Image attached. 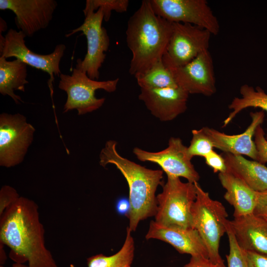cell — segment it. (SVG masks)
Masks as SVG:
<instances>
[{
	"label": "cell",
	"mask_w": 267,
	"mask_h": 267,
	"mask_svg": "<svg viewBox=\"0 0 267 267\" xmlns=\"http://www.w3.org/2000/svg\"><path fill=\"white\" fill-rule=\"evenodd\" d=\"M226 234L229 242V253L226 255L227 267H248L244 251L239 245L228 223Z\"/></svg>",
	"instance_id": "27"
},
{
	"label": "cell",
	"mask_w": 267,
	"mask_h": 267,
	"mask_svg": "<svg viewBox=\"0 0 267 267\" xmlns=\"http://www.w3.org/2000/svg\"><path fill=\"white\" fill-rule=\"evenodd\" d=\"M229 224L240 247L267 255V220L252 213L234 218Z\"/></svg>",
	"instance_id": "18"
},
{
	"label": "cell",
	"mask_w": 267,
	"mask_h": 267,
	"mask_svg": "<svg viewBox=\"0 0 267 267\" xmlns=\"http://www.w3.org/2000/svg\"><path fill=\"white\" fill-rule=\"evenodd\" d=\"M172 23L157 15L150 0H143L129 18L126 41L132 53L129 73H142L162 60L170 40Z\"/></svg>",
	"instance_id": "2"
},
{
	"label": "cell",
	"mask_w": 267,
	"mask_h": 267,
	"mask_svg": "<svg viewBox=\"0 0 267 267\" xmlns=\"http://www.w3.org/2000/svg\"><path fill=\"white\" fill-rule=\"evenodd\" d=\"M263 110L251 112V122L246 130L238 134H227L214 129L205 127L202 129L214 148L233 155H246L257 161L258 154L254 140L256 130L265 118Z\"/></svg>",
	"instance_id": "16"
},
{
	"label": "cell",
	"mask_w": 267,
	"mask_h": 267,
	"mask_svg": "<svg viewBox=\"0 0 267 267\" xmlns=\"http://www.w3.org/2000/svg\"><path fill=\"white\" fill-rule=\"evenodd\" d=\"M127 227L124 243L120 250L111 256L98 254L88 259V267H123L131 266L134 255V242Z\"/></svg>",
	"instance_id": "23"
},
{
	"label": "cell",
	"mask_w": 267,
	"mask_h": 267,
	"mask_svg": "<svg viewBox=\"0 0 267 267\" xmlns=\"http://www.w3.org/2000/svg\"><path fill=\"white\" fill-rule=\"evenodd\" d=\"M133 153L140 161L157 164L167 176L182 177L192 183L199 180L200 176L188 154L187 147L178 137H171L168 147L161 151L150 152L135 147Z\"/></svg>",
	"instance_id": "12"
},
{
	"label": "cell",
	"mask_w": 267,
	"mask_h": 267,
	"mask_svg": "<svg viewBox=\"0 0 267 267\" xmlns=\"http://www.w3.org/2000/svg\"><path fill=\"white\" fill-rule=\"evenodd\" d=\"M0 239L28 267H57L45 245L38 205L27 198L19 196L2 212Z\"/></svg>",
	"instance_id": "1"
},
{
	"label": "cell",
	"mask_w": 267,
	"mask_h": 267,
	"mask_svg": "<svg viewBox=\"0 0 267 267\" xmlns=\"http://www.w3.org/2000/svg\"><path fill=\"white\" fill-rule=\"evenodd\" d=\"M57 6L54 0H0V9L12 11L17 27L29 37L49 25Z\"/></svg>",
	"instance_id": "14"
},
{
	"label": "cell",
	"mask_w": 267,
	"mask_h": 267,
	"mask_svg": "<svg viewBox=\"0 0 267 267\" xmlns=\"http://www.w3.org/2000/svg\"><path fill=\"white\" fill-rule=\"evenodd\" d=\"M241 97L233 99L228 105L232 110L224 120L223 127H226L241 111L249 107L258 108L267 113V93L260 87L255 88L244 84L240 88Z\"/></svg>",
	"instance_id": "22"
},
{
	"label": "cell",
	"mask_w": 267,
	"mask_h": 267,
	"mask_svg": "<svg viewBox=\"0 0 267 267\" xmlns=\"http://www.w3.org/2000/svg\"><path fill=\"white\" fill-rule=\"evenodd\" d=\"M169 69L177 86L189 94L210 96L216 92L214 62L209 50L186 65Z\"/></svg>",
	"instance_id": "13"
},
{
	"label": "cell",
	"mask_w": 267,
	"mask_h": 267,
	"mask_svg": "<svg viewBox=\"0 0 267 267\" xmlns=\"http://www.w3.org/2000/svg\"><path fill=\"white\" fill-rule=\"evenodd\" d=\"M25 35L21 31L10 29L4 37L0 34V56L7 58L15 57L26 63L47 73L50 76V83L54 76L61 73L59 64L66 50V45H56L51 53L43 55L32 52L25 44Z\"/></svg>",
	"instance_id": "11"
},
{
	"label": "cell",
	"mask_w": 267,
	"mask_h": 267,
	"mask_svg": "<svg viewBox=\"0 0 267 267\" xmlns=\"http://www.w3.org/2000/svg\"><path fill=\"white\" fill-rule=\"evenodd\" d=\"M117 142L107 141L99 154V164L103 167L113 164L126 179L129 188L130 210L127 216L130 230H136L139 222L155 216L157 209L156 191L163 185V171L146 168L119 154Z\"/></svg>",
	"instance_id": "3"
},
{
	"label": "cell",
	"mask_w": 267,
	"mask_h": 267,
	"mask_svg": "<svg viewBox=\"0 0 267 267\" xmlns=\"http://www.w3.org/2000/svg\"><path fill=\"white\" fill-rule=\"evenodd\" d=\"M131 208L130 202L129 199L126 198H120L116 202V208L117 213L127 217L130 212Z\"/></svg>",
	"instance_id": "34"
},
{
	"label": "cell",
	"mask_w": 267,
	"mask_h": 267,
	"mask_svg": "<svg viewBox=\"0 0 267 267\" xmlns=\"http://www.w3.org/2000/svg\"><path fill=\"white\" fill-rule=\"evenodd\" d=\"M162 186V192L156 196L155 222L165 226L192 228L191 209L196 198L195 183L167 176Z\"/></svg>",
	"instance_id": "5"
},
{
	"label": "cell",
	"mask_w": 267,
	"mask_h": 267,
	"mask_svg": "<svg viewBox=\"0 0 267 267\" xmlns=\"http://www.w3.org/2000/svg\"><path fill=\"white\" fill-rule=\"evenodd\" d=\"M244 251L248 267H267V255L254 251Z\"/></svg>",
	"instance_id": "31"
},
{
	"label": "cell",
	"mask_w": 267,
	"mask_h": 267,
	"mask_svg": "<svg viewBox=\"0 0 267 267\" xmlns=\"http://www.w3.org/2000/svg\"><path fill=\"white\" fill-rule=\"evenodd\" d=\"M129 4L128 0H87L83 11H94L101 8L103 12L104 20L108 22L114 10L119 13L127 11Z\"/></svg>",
	"instance_id": "25"
},
{
	"label": "cell",
	"mask_w": 267,
	"mask_h": 267,
	"mask_svg": "<svg viewBox=\"0 0 267 267\" xmlns=\"http://www.w3.org/2000/svg\"><path fill=\"white\" fill-rule=\"evenodd\" d=\"M183 267H222L213 263L209 258L191 257L189 262Z\"/></svg>",
	"instance_id": "33"
},
{
	"label": "cell",
	"mask_w": 267,
	"mask_h": 267,
	"mask_svg": "<svg viewBox=\"0 0 267 267\" xmlns=\"http://www.w3.org/2000/svg\"><path fill=\"white\" fill-rule=\"evenodd\" d=\"M145 237L148 240L155 239L168 243L180 254L209 258L206 245L194 228L165 226L151 221Z\"/></svg>",
	"instance_id": "17"
},
{
	"label": "cell",
	"mask_w": 267,
	"mask_h": 267,
	"mask_svg": "<svg viewBox=\"0 0 267 267\" xmlns=\"http://www.w3.org/2000/svg\"><path fill=\"white\" fill-rule=\"evenodd\" d=\"M194 183L196 198L191 209L192 227L198 231L204 241L209 260L226 267L220 254L219 246L221 238L227 231V212L223 205L212 199L198 182Z\"/></svg>",
	"instance_id": "4"
},
{
	"label": "cell",
	"mask_w": 267,
	"mask_h": 267,
	"mask_svg": "<svg viewBox=\"0 0 267 267\" xmlns=\"http://www.w3.org/2000/svg\"><path fill=\"white\" fill-rule=\"evenodd\" d=\"M254 142L258 154L257 161L264 164L267 162V138L265 137V133L261 125L256 130Z\"/></svg>",
	"instance_id": "28"
},
{
	"label": "cell",
	"mask_w": 267,
	"mask_h": 267,
	"mask_svg": "<svg viewBox=\"0 0 267 267\" xmlns=\"http://www.w3.org/2000/svg\"><path fill=\"white\" fill-rule=\"evenodd\" d=\"M7 25L5 21L2 19L1 17L0 18V32L1 33V32H4L6 30Z\"/></svg>",
	"instance_id": "35"
},
{
	"label": "cell",
	"mask_w": 267,
	"mask_h": 267,
	"mask_svg": "<svg viewBox=\"0 0 267 267\" xmlns=\"http://www.w3.org/2000/svg\"><path fill=\"white\" fill-rule=\"evenodd\" d=\"M140 89L178 87L170 70L163 63L157 62L145 72L134 76Z\"/></svg>",
	"instance_id": "24"
},
{
	"label": "cell",
	"mask_w": 267,
	"mask_h": 267,
	"mask_svg": "<svg viewBox=\"0 0 267 267\" xmlns=\"http://www.w3.org/2000/svg\"><path fill=\"white\" fill-rule=\"evenodd\" d=\"M35 129L20 113L0 115V166L10 168L22 163L32 144Z\"/></svg>",
	"instance_id": "8"
},
{
	"label": "cell",
	"mask_w": 267,
	"mask_h": 267,
	"mask_svg": "<svg viewBox=\"0 0 267 267\" xmlns=\"http://www.w3.org/2000/svg\"><path fill=\"white\" fill-rule=\"evenodd\" d=\"M19 197L16 190L9 186H3L0 191V214L5 208Z\"/></svg>",
	"instance_id": "30"
},
{
	"label": "cell",
	"mask_w": 267,
	"mask_h": 267,
	"mask_svg": "<svg viewBox=\"0 0 267 267\" xmlns=\"http://www.w3.org/2000/svg\"><path fill=\"white\" fill-rule=\"evenodd\" d=\"M192 138L187 147V152L190 158L198 156L204 157L213 150L212 143L204 133L202 128L192 131Z\"/></svg>",
	"instance_id": "26"
},
{
	"label": "cell",
	"mask_w": 267,
	"mask_h": 267,
	"mask_svg": "<svg viewBox=\"0 0 267 267\" xmlns=\"http://www.w3.org/2000/svg\"><path fill=\"white\" fill-rule=\"evenodd\" d=\"M172 24V35L162 58L167 68L186 65L202 52L209 50L212 34L208 31L190 24Z\"/></svg>",
	"instance_id": "9"
},
{
	"label": "cell",
	"mask_w": 267,
	"mask_h": 267,
	"mask_svg": "<svg viewBox=\"0 0 267 267\" xmlns=\"http://www.w3.org/2000/svg\"></svg>",
	"instance_id": "38"
},
{
	"label": "cell",
	"mask_w": 267,
	"mask_h": 267,
	"mask_svg": "<svg viewBox=\"0 0 267 267\" xmlns=\"http://www.w3.org/2000/svg\"><path fill=\"white\" fill-rule=\"evenodd\" d=\"M0 56V93L8 95L16 104L23 102L21 97L14 93L15 90L24 92L27 80V65L19 59L7 61Z\"/></svg>",
	"instance_id": "21"
},
{
	"label": "cell",
	"mask_w": 267,
	"mask_h": 267,
	"mask_svg": "<svg viewBox=\"0 0 267 267\" xmlns=\"http://www.w3.org/2000/svg\"><path fill=\"white\" fill-rule=\"evenodd\" d=\"M253 213L267 220V190L257 192V201Z\"/></svg>",
	"instance_id": "32"
},
{
	"label": "cell",
	"mask_w": 267,
	"mask_h": 267,
	"mask_svg": "<svg viewBox=\"0 0 267 267\" xmlns=\"http://www.w3.org/2000/svg\"><path fill=\"white\" fill-rule=\"evenodd\" d=\"M0 267H3L1 266ZM12 267H28V266L21 264L20 263H17L16 264H13L12 265Z\"/></svg>",
	"instance_id": "36"
},
{
	"label": "cell",
	"mask_w": 267,
	"mask_h": 267,
	"mask_svg": "<svg viewBox=\"0 0 267 267\" xmlns=\"http://www.w3.org/2000/svg\"><path fill=\"white\" fill-rule=\"evenodd\" d=\"M204 158L206 164L213 169L214 173H219L226 171L227 168L223 157L214 150Z\"/></svg>",
	"instance_id": "29"
},
{
	"label": "cell",
	"mask_w": 267,
	"mask_h": 267,
	"mask_svg": "<svg viewBox=\"0 0 267 267\" xmlns=\"http://www.w3.org/2000/svg\"><path fill=\"white\" fill-rule=\"evenodd\" d=\"M155 13L171 23L195 25L217 35L219 20L206 0H150Z\"/></svg>",
	"instance_id": "10"
},
{
	"label": "cell",
	"mask_w": 267,
	"mask_h": 267,
	"mask_svg": "<svg viewBox=\"0 0 267 267\" xmlns=\"http://www.w3.org/2000/svg\"><path fill=\"white\" fill-rule=\"evenodd\" d=\"M227 170L256 192L267 190V167L256 160L228 153L222 154Z\"/></svg>",
	"instance_id": "20"
},
{
	"label": "cell",
	"mask_w": 267,
	"mask_h": 267,
	"mask_svg": "<svg viewBox=\"0 0 267 267\" xmlns=\"http://www.w3.org/2000/svg\"><path fill=\"white\" fill-rule=\"evenodd\" d=\"M219 178L226 191L224 199L234 208V218L253 213L257 201V192L230 172L219 173Z\"/></svg>",
	"instance_id": "19"
},
{
	"label": "cell",
	"mask_w": 267,
	"mask_h": 267,
	"mask_svg": "<svg viewBox=\"0 0 267 267\" xmlns=\"http://www.w3.org/2000/svg\"><path fill=\"white\" fill-rule=\"evenodd\" d=\"M189 94L179 88L140 89L138 98L151 114L162 122L171 121L187 109Z\"/></svg>",
	"instance_id": "15"
},
{
	"label": "cell",
	"mask_w": 267,
	"mask_h": 267,
	"mask_svg": "<svg viewBox=\"0 0 267 267\" xmlns=\"http://www.w3.org/2000/svg\"><path fill=\"white\" fill-rule=\"evenodd\" d=\"M85 20L78 28L70 31L65 35L68 38L82 32L86 37L87 52L84 59H78L76 68L86 73L92 80L99 78V69L106 58V52L110 45V39L107 31L102 26L104 19L102 9L96 11H83Z\"/></svg>",
	"instance_id": "7"
},
{
	"label": "cell",
	"mask_w": 267,
	"mask_h": 267,
	"mask_svg": "<svg viewBox=\"0 0 267 267\" xmlns=\"http://www.w3.org/2000/svg\"><path fill=\"white\" fill-rule=\"evenodd\" d=\"M123 267H131V266H124Z\"/></svg>",
	"instance_id": "37"
},
{
	"label": "cell",
	"mask_w": 267,
	"mask_h": 267,
	"mask_svg": "<svg viewBox=\"0 0 267 267\" xmlns=\"http://www.w3.org/2000/svg\"><path fill=\"white\" fill-rule=\"evenodd\" d=\"M58 88L67 93V98L63 113L76 110L79 115L92 112L100 108L105 98H98L95 95L96 90L103 89L108 92L115 91L119 81L114 80L98 81L89 78L86 73L74 68L71 75L61 73Z\"/></svg>",
	"instance_id": "6"
}]
</instances>
